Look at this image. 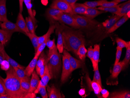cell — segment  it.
Here are the masks:
<instances>
[{"instance_id": "obj_41", "label": "cell", "mask_w": 130, "mask_h": 98, "mask_svg": "<svg viewBox=\"0 0 130 98\" xmlns=\"http://www.w3.org/2000/svg\"><path fill=\"white\" fill-rule=\"evenodd\" d=\"M94 71V76H93V80L98 83L102 87L101 77L100 72H99V70L98 66H97L95 70Z\"/></svg>"}, {"instance_id": "obj_32", "label": "cell", "mask_w": 130, "mask_h": 98, "mask_svg": "<svg viewBox=\"0 0 130 98\" xmlns=\"http://www.w3.org/2000/svg\"><path fill=\"white\" fill-rule=\"evenodd\" d=\"M122 69L123 65L121 62H119L117 64L115 65L111 75L112 78L113 79L117 78Z\"/></svg>"}, {"instance_id": "obj_40", "label": "cell", "mask_w": 130, "mask_h": 98, "mask_svg": "<svg viewBox=\"0 0 130 98\" xmlns=\"http://www.w3.org/2000/svg\"><path fill=\"white\" fill-rule=\"evenodd\" d=\"M13 68H14L17 76L20 79H24L27 76L25 74L24 69L18 67H13Z\"/></svg>"}, {"instance_id": "obj_37", "label": "cell", "mask_w": 130, "mask_h": 98, "mask_svg": "<svg viewBox=\"0 0 130 98\" xmlns=\"http://www.w3.org/2000/svg\"><path fill=\"white\" fill-rule=\"evenodd\" d=\"M24 3L25 4L26 6L27 9L29 16L31 17L33 22L34 24L35 25L37 23V21L35 18V16H34L33 13L32 8V4L28 3L26 0H24Z\"/></svg>"}, {"instance_id": "obj_38", "label": "cell", "mask_w": 130, "mask_h": 98, "mask_svg": "<svg viewBox=\"0 0 130 98\" xmlns=\"http://www.w3.org/2000/svg\"><path fill=\"white\" fill-rule=\"evenodd\" d=\"M106 1H107V0H98L96 1H87L85 2L84 4L88 7L94 8L100 6L102 3Z\"/></svg>"}, {"instance_id": "obj_30", "label": "cell", "mask_w": 130, "mask_h": 98, "mask_svg": "<svg viewBox=\"0 0 130 98\" xmlns=\"http://www.w3.org/2000/svg\"><path fill=\"white\" fill-rule=\"evenodd\" d=\"M126 52L125 57L122 61H121L123 65L122 70H124L128 66L130 60V42L127 41Z\"/></svg>"}, {"instance_id": "obj_6", "label": "cell", "mask_w": 130, "mask_h": 98, "mask_svg": "<svg viewBox=\"0 0 130 98\" xmlns=\"http://www.w3.org/2000/svg\"><path fill=\"white\" fill-rule=\"evenodd\" d=\"M62 55V71L61 75V82L62 84L67 81L71 73V67L69 63L68 58L66 55L63 53Z\"/></svg>"}, {"instance_id": "obj_45", "label": "cell", "mask_w": 130, "mask_h": 98, "mask_svg": "<svg viewBox=\"0 0 130 98\" xmlns=\"http://www.w3.org/2000/svg\"><path fill=\"white\" fill-rule=\"evenodd\" d=\"M6 87L3 80L0 77V95H6Z\"/></svg>"}, {"instance_id": "obj_53", "label": "cell", "mask_w": 130, "mask_h": 98, "mask_svg": "<svg viewBox=\"0 0 130 98\" xmlns=\"http://www.w3.org/2000/svg\"><path fill=\"white\" fill-rule=\"evenodd\" d=\"M85 93V91L84 89H81V90H79V93L81 96L84 95Z\"/></svg>"}, {"instance_id": "obj_55", "label": "cell", "mask_w": 130, "mask_h": 98, "mask_svg": "<svg viewBox=\"0 0 130 98\" xmlns=\"http://www.w3.org/2000/svg\"><path fill=\"white\" fill-rule=\"evenodd\" d=\"M26 1L30 4H31V0H26Z\"/></svg>"}, {"instance_id": "obj_11", "label": "cell", "mask_w": 130, "mask_h": 98, "mask_svg": "<svg viewBox=\"0 0 130 98\" xmlns=\"http://www.w3.org/2000/svg\"><path fill=\"white\" fill-rule=\"evenodd\" d=\"M1 28L4 30L13 33L15 32H19L23 33L22 31L18 27L16 24L10 22L9 20L4 22L1 24ZM24 34V33H23Z\"/></svg>"}, {"instance_id": "obj_50", "label": "cell", "mask_w": 130, "mask_h": 98, "mask_svg": "<svg viewBox=\"0 0 130 98\" xmlns=\"http://www.w3.org/2000/svg\"><path fill=\"white\" fill-rule=\"evenodd\" d=\"M64 1H66L70 5L71 7H72L76 3V2L78 0H64Z\"/></svg>"}, {"instance_id": "obj_49", "label": "cell", "mask_w": 130, "mask_h": 98, "mask_svg": "<svg viewBox=\"0 0 130 98\" xmlns=\"http://www.w3.org/2000/svg\"><path fill=\"white\" fill-rule=\"evenodd\" d=\"M48 63V61L47 60V61L44 65H43L41 68H40V71H39V75L40 76V77L41 78L43 76L44 74V71H45V66H46V64L47 63Z\"/></svg>"}, {"instance_id": "obj_14", "label": "cell", "mask_w": 130, "mask_h": 98, "mask_svg": "<svg viewBox=\"0 0 130 98\" xmlns=\"http://www.w3.org/2000/svg\"><path fill=\"white\" fill-rule=\"evenodd\" d=\"M16 24L19 27L20 30L23 31V33L26 34L27 33H29L28 29L27 27L26 21L23 18L22 13H19L17 19Z\"/></svg>"}, {"instance_id": "obj_56", "label": "cell", "mask_w": 130, "mask_h": 98, "mask_svg": "<svg viewBox=\"0 0 130 98\" xmlns=\"http://www.w3.org/2000/svg\"><path fill=\"white\" fill-rule=\"evenodd\" d=\"M2 23L0 21V28L1 27V24H2Z\"/></svg>"}, {"instance_id": "obj_13", "label": "cell", "mask_w": 130, "mask_h": 98, "mask_svg": "<svg viewBox=\"0 0 130 98\" xmlns=\"http://www.w3.org/2000/svg\"><path fill=\"white\" fill-rule=\"evenodd\" d=\"M46 87L48 91V97L49 98H61L62 95L59 89H58L54 85H52L51 86L47 85Z\"/></svg>"}, {"instance_id": "obj_36", "label": "cell", "mask_w": 130, "mask_h": 98, "mask_svg": "<svg viewBox=\"0 0 130 98\" xmlns=\"http://www.w3.org/2000/svg\"><path fill=\"white\" fill-rule=\"evenodd\" d=\"M25 21L29 32L31 33H35V25L31 17L29 16L26 17Z\"/></svg>"}, {"instance_id": "obj_15", "label": "cell", "mask_w": 130, "mask_h": 98, "mask_svg": "<svg viewBox=\"0 0 130 98\" xmlns=\"http://www.w3.org/2000/svg\"><path fill=\"white\" fill-rule=\"evenodd\" d=\"M71 8L73 15L80 14L85 15L88 7L84 4L76 3Z\"/></svg>"}, {"instance_id": "obj_10", "label": "cell", "mask_w": 130, "mask_h": 98, "mask_svg": "<svg viewBox=\"0 0 130 98\" xmlns=\"http://www.w3.org/2000/svg\"><path fill=\"white\" fill-rule=\"evenodd\" d=\"M0 52L2 54L5 60L9 63V65L13 67H18L21 68L25 69V67L21 65L19 63L16 62L13 59H12L10 56L8 55L5 51L4 46L0 43Z\"/></svg>"}, {"instance_id": "obj_51", "label": "cell", "mask_w": 130, "mask_h": 98, "mask_svg": "<svg viewBox=\"0 0 130 98\" xmlns=\"http://www.w3.org/2000/svg\"><path fill=\"white\" fill-rule=\"evenodd\" d=\"M19 1L20 13H22L23 11V3L24 0H19Z\"/></svg>"}, {"instance_id": "obj_35", "label": "cell", "mask_w": 130, "mask_h": 98, "mask_svg": "<svg viewBox=\"0 0 130 98\" xmlns=\"http://www.w3.org/2000/svg\"><path fill=\"white\" fill-rule=\"evenodd\" d=\"M99 10L104 11V12H109L112 13L116 14L119 11L120 9V5H116L113 7H109V8H104V7H99L97 8Z\"/></svg>"}, {"instance_id": "obj_27", "label": "cell", "mask_w": 130, "mask_h": 98, "mask_svg": "<svg viewBox=\"0 0 130 98\" xmlns=\"http://www.w3.org/2000/svg\"><path fill=\"white\" fill-rule=\"evenodd\" d=\"M47 58V56L44 54L43 51L41 53V54L39 57L36 66V72L38 75L39 74L40 68L46 62Z\"/></svg>"}, {"instance_id": "obj_20", "label": "cell", "mask_w": 130, "mask_h": 98, "mask_svg": "<svg viewBox=\"0 0 130 98\" xmlns=\"http://www.w3.org/2000/svg\"><path fill=\"white\" fill-rule=\"evenodd\" d=\"M63 12L60 10L50 7L46 11V17L50 21H54V19L55 17L60 15Z\"/></svg>"}, {"instance_id": "obj_31", "label": "cell", "mask_w": 130, "mask_h": 98, "mask_svg": "<svg viewBox=\"0 0 130 98\" xmlns=\"http://www.w3.org/2000/svg\"><path fill=\"white\" fill-rule=\"evenodd\" d=\"M25 34L30 39V41L32 44L33 46L34 47L35 53H36L39 47V36H37L35 33H31L30 32L27 33Z\"/></svg>"}, {"instance_id": "obj_54", "label": "cell", "mask_w": 130, "mask_h": 98, "mask_svg": "<svg viewBox=\"0 0 130 98\" xmlns=\"http://www.w3.org/2000/svg\"><path fill=\"white\" fill-rule=\"evenodd\" d=\"M129 1V0H112V1L116 2V3H117L118 4H119L122 2H123V1Z\"/></svg>"}, {"instance_id": "obj_18", "label": "cell", "mask_w": 130, "mask_h": 98, "mask_svg": "<svg viewBox=\"0 0 130 98\" xmlns=\"http://www.w3.org/2000/svg\"><path fill=\"white\" fill-rule=\"evenodd\" d=\"M128 19H129V18L127 16V15H125L124 16H123L120 19L116 22L115 24L113 25L109 29V30L107 31V33L110 34L113 33L120 26H122L123 24H124L127 20H128Z\"/></svg>"}, {"instance_id": "obj_17", "label": "cell", "mask_w": 130, "mask_h": 98, "mask_svg": "<svg viewBox=\"0 0 130 98\" xmlns=\"http://www.w3.org/2000/svg\"><path fill=\"white\" fill-rule=\"evenodd\" d=\"M104 12H105L104 11L99 10L96 8H92L88 7L84 15L88 19H93L98 15Z\"/></svg>"}, {"instance_id": "obj_24", "label": "cell", "mask_w": 130, "mask_h": 98, "mask_svg": "<svg viewBox=\"0 0 130 98\" xmlns=\"http://www.w3.org/2000/svg\"><path fill=\"white\" fill-rule=\"evenodd\" d=\"M38 57L34 56L33 59L32 60L30 63H29L28 65L25 68V71L27 76L30 77L32 75L34 69L36 66L37 61L38 59Z\"/></svg>"}, {"instance_id": "obj_28", "label": "cell", "mask_w": 130, "mask_h": 98, "mask_svg": "<svg viewBox=\"0 0 130 98\" xmlns=\"http://www.w3.org/2000/svg\"><path fill=\"white\" fill-rule=\"evenodd\" d=\"M121 18V17L118 16L117 15L112 16L109 19L106 20L105 22H103V25L105 27L106 31H108L110 28L113 25L115 24L117 20Z\"/></svg>"}, {"instance_id": "obj_42", "label": "cell", "mask_w": 130, "mask_h": 98, "mask_svg": "<svg viewBox=\"0 0 130 98\" xmlns=\"http://www.w3.org/2000/svg\"><path fill=\"white\" fill-rule=\"evenodd\" d=\"M116 41L117 42V47H120V48H123L126 47L127 46V42L125 41L124 40L120 38H117L116 39Z\"/></svg>"}, {"instance_id": "obj_9", "label": "cell", "mask_w": 130, "mask_h": 98, "mask_svg": "<svg viewBox=\"0 0 130 98\" xmlns=\"http://www.w3.org/2000/svg\"><path fill=\"white\" fill-rule=\"evenodd\" d=\"M63 53L66 55L68 58L71 67V71L72 72L77 69L82 68L83 66V61L81 60H77L76 58H74L66 49L63 50Z\"/></svg>"}, {"instance_id": "obj_19", "label": "cell", "mask_w": 130, "mask_h": 98, "mask_svg": "<svg viewBox=\"0 0 130 98\" xmlns=\"http://www.w3.org/2000/svg\"><path fill=\"white\" fill-rule=\"evenodd\" d=\"M6 3V0H0V21L3 22L8 20L7 18Z\"/></svg>"}, {"instance_id": "obj_22", "label": "cell", "mask_w": 130, "mask_h": 98, "mask_svg": "<svg viewBox=\"0 0 130 98\" xmlns=\"http://www.w3.org/2000/svg\"><path fill=\"white\" fill-rule=\"evenodd\" d=\"M13 33L0 29V43L6 45L11 39Z\"/></svg>"}, {"instance_id": "obj_39", "label": "cell", "mask_w": 130, "mask_h": 98, "mask_svg": "<svg viewBox=\"0 0 130 98\" xmlns=\"http://www.w3.org/2000/svg\"><path fill=\"white\" fill-rule=\"evenodd\" d=\"M34 93H39L43 98H48V94L47 93L46 90V87L42 86H40L38 85V88L35 91Z\"/></svg>"}, {"instance_id": "obj_48", "label": "cell", "mask_w": 130, "mask_h": 98, "mask_svg": "<svg viewBox=\"0 0 130 98\" xmlns=\"http://www.w3.org/2000/svg\"><path fill=\"white\" fill-rule=\"evenodd\" d=\"M101 93L102 97L104 98H108L109 95V92L107 90H105V89H102Z\"/></svg>"}, {"instance_id": "obj_7", "label": "cell", "mask_w": 130, "mask_h": 98, "mask_svg": "<svg viewBox=\"0 0 130 98\" xmlns=\"http://www.w3.org/2000/svg\"><path fill=\"white\" fill-rule=\"evenodd\" d=\"M50 8L57 9L62 12L73 15L72 8L64 0H53Z\"/></svg>"}, {"instance_id": "obj_2", "label": "cell", "mask_w": 130, "mask_h": 98, "mask_svg": "<svg viewBox=\"0 0 130 98\" xmlns=\"http://www.w3.org/2000/svg\"><path fill=\"white\" fill-rule=\"evenodd\" d=\"M62 34L64 48L68 51H71L77 55L79 47L85 45L84 36L79 31L66 29L62 31Z\"/></svg>"}, {"instance_id": "obj_29", "label": "cell", "mask_w": 130, "mask_h": 98, "mask_svg": "<svg viewBox=\"0 0 130 98\" xmlns=\"http://www.w3.org/2000/svg\"><path fill=\"white\" fill-rule=\"evenodd\" d=\"M20 86L22 90L23 91L29 93L30 88V77L26 76L24 79L20 80Z\"/></svg>"}, {"instance_id": "obj_46", "label": "cell", "mask_w": 130, "mask_h": 98, "mask_svg": "<svg viewBox=\"0 0 130 98\" xmlns=\"http://www.w3.org/2000/svg\"><path fill=\"white\" fill-rule=\"evenodd\" d=\"M46 46L48 48L49 50L54 49L56 46L55 44V39L51 40L50 39V38H49L47 41Z\"/></svg>"}, {"instance_id": "obj_52", "label": "cell", "mask_w": 130, "mask_h": 98, "mask_svg": "<svg viewBox=\"0 0 130 98\" xmlns=\"http://www.w3.org/2000/svg\"><path fill=\"white\" fill-rule=\"evenodd\" d=\"M5 60V59L4 58L3 55L0 52V65H1L3 62Z\"/></svg>"}, {"instance_id": "obj_12", "label": "cell", "mask_w": 130, "mask_h": 98, "mask_svg": "<svg viewBox=\"0 0 130 98\" xmlns=\"http://www.w3.org/2000/svg\"><path fill=\"white\" fill-rule=\"evenodd\" d=\"M32 77L30 79V88L29 93H34V91L37 89L40 81L39 75L36 71H34L32 74Z\"/></svg>"}, {"instance_id": "obj_5", "label": "cell", "mask_w": 130, "mask_h": 98, "mask_svg": "<svg viewBox=\"0 0 130 98\" xmlns=\"http://www.w3.org/2000/svg\"><path fill=\"white\" fill-rule=\"evenodd\" d=\"M54 20L59 21L63 24H66L76 29H80L73 15L71 14L63 12L61 15L55 17L54 19Z\"/></svg>"}, {"instance_id": "obj_21", "label": "cell", "mask_w": 130, "mask_h": 98, "mask_svg": "<svg viewBox=\"0 0 130 98\" xmlns=\"http://www.w3.org/2000/svg\"><path fill=\"white\" fill-rule=\"evenodd\" d=\"M99 57H100V46L99 45H95L93 48V61L92 63L93 71L95 70L97 66H98Z\"/></svg>"}, {"instance_id": "obj_8", "label": "cell", "mask_w": 130, "mask_h": 98, "mask_svg": "<svg viewBox=\"0 0 130 98\" xmlns=\"http://www.w3.org/2000/svg\"><path fill=\"white\" fill-rule=\"evenodd\" d=\"M85 79L87 85L90 90L93 91L98 98H103L101 93V90H102V86L96 82L91 80L88 73L86 74Z\"/></svg>"}, {"instance_id": "obj_4", "label": "cell", "mask_w": 130, "mask_h": 98, "mask_svg": "<svg viewBox=\"0 0 130 98\" xmlns=\"http://www.w3.org/2000/svg\"><path fill=\"white\" fill-rule=\"evenodd\" d=\"M72 15L80 28L84 30H93L100 24L98 21L88 19L85 16H80L77 14Z\"/></svg>"}, {"instance_id": "obj_43", "label": "cell", "mask_w": 130, "mask_h": 98, "mask_svg": "<svg viewBox=\"0 0 130 98\" xmlns=\"http://www.w3.org/2000/svg\"><path fill=\"white\" fill-rule=\"evenodd\" d=\"M118 4L116 2L112 1L110 2L106 1L104 3H102L101 5H100V7H104V8H109V7H113L115 6L116 5H118Z\"/></svg>"}, {"instance_id": "obj_33", "label": "cell", "mask_w": 130, "mask_h": 98, "mask_svg": "<svg viewBox=\"0 0 130 98\" xmlns=\"http://www.w3.org/2000/svg\"><path fill=\"white\" fill-rule=\"evenodd\" d=\"M87 51V50L85 48V45H82L78 49L77 55L78 56L79 58L83 62H84L85 60Z\"/></svg>"}, {"instance_id": "obj_25", "label": "cell", "mask_w": 130, "mask_h": 98, "mask_svg": "<svg viewBox=\"0 0 130 98\" xmlns=\"http://www.w3.org/2000/svg\"><path fill=\"white\" fill-rule=\"evenodd\" d=\"M56 26L55 25H51L50 26L47 32L42 36L38 37L39 46L43 43L45 40L48 39L50 38V36L54 32L56 28Z\"/></svg>"}, {"instance_id": "obj_47", "label": "cell", "mask_w": 130, "mask_h": 98, "mask_svg": "<svg viewBox=\"0 0 130 98\" xmlns=\"http://www.w3.org/2000/svg\"><path fill=\"white\" fill-rule=\"evenodd\" d=\"M87 54V56L90 59L92 63L93 61V49L92 47L88 48Z\"/></svg>"}, {"instance_id": "obj_44", "label": "cell", "mask_w": 130, "mask_h": 98, "mask_svg": "<svg viewBox=\"0 0 130 98\" xmlns=\"http://www.w3.org/2000/svg\"><path fill=\"white\" fill-rule=\"evenodd\" d=\"M122 52V49L120 48V47H117V52L116 54V58H115V65H116L119 62L120 60V57Z\"/></svg>"}, {"instance_id": "obj_3", "label": "cell", "mask_w": 130, "mask_h": 98, "mask_svg": "<svg viewBox=\"0 0 130 98\" xmlns=\"http://www.w3.org/2000/svg\"><path fill=\"white\" fill-rule=\"evenodd\" d=\"M47 59L51 78L57 79L60 72L62 62L61 55L58 52L57 46L52 50H49Z\"/></svg>"}, {"instance_id": "obj_34", "label": "cell", "mask_w": 130, "mask_h": 98, "mask_svg": "<svg viewBox=\"0 0 130 98\" xmlns=\"http://www.w3.org/2000/svg\"><path fill=\"white\" fill-rule=\"evenodd\" d=\"M58 50L60 54L63 53L64 49L62 37V32L59 31L58 32V39L57 45Z\"/></svg>"}, {"instance_id": "obj_1", "label": "cell", "mask_w": 130, "mask_h": 98, "mask_svg": "<svg viewBox=\"0 0 130 98\" xmlns=\"http://www.w3.org/2000/svg\"><path fill=\"white\" fill-rule=\"evenodd\" d=\"M6 77L2 78L3 80L6 93L9 98H36L34 93H28L21 89L20 79L18 77L14 68L10 65L7 71Z\"/></svg>"}, {"instance_id": "obj_23", "label": "cell", "mask_w": 130, "mask_h": 98, "mask_svg": "<svg viewBox=\"0 0 130 98\" xmlns=\"http://www.w3.org/2000/svg\"><path fill=\"white\" fill-rule=\"evenodd\" d=\"M120 9L116 15L120 17H122L127 13L130 11V1H128L127 2L119 4Z\"/></svg>"}, {"instance_id": "obj_26", "label": "cell", "mask_w": 130, "mask_h": 98, "mask_svg": "<svg viewBox=\"0 0 130 98\" xmlns=\"http://www.w3.org/2000/svg\"><path fill=\"white\" fill-rule=\"evenodd\" d=\"M109 98H130V92L128 91H115L109 94Z\"/></svg>"}, {"instance_id": "obj_16", "label": "cell", "mask_w": 130, "mask_h": 98, "mask_svg": "<svg viewBox=\"0 0 130 98\" xmlns=\"http://www.w3.org/2000/svg\"><path fill=\"white\" fill-rule=\"evenodd\" d=\"M51 75L49 70L48 66V63H47L45 66V71L44 74L42 77L41 78V80H40L39 85L42 86H46L48 85L49 81L51 79Z\"/></svg>"}]
</instances>
